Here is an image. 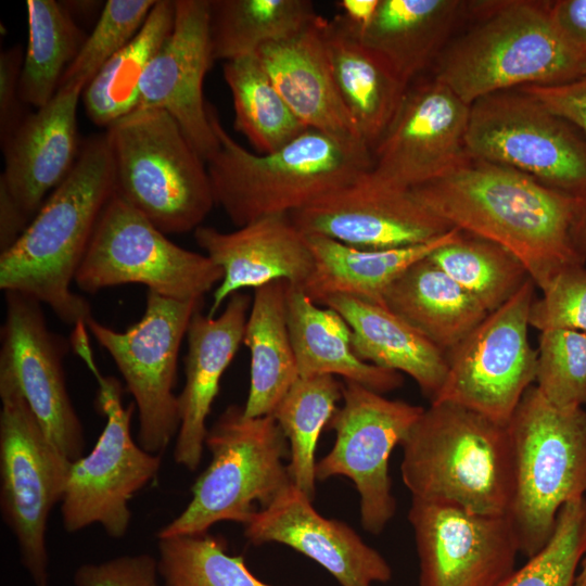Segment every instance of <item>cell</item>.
<instances>
[{"label":"cell","instance_id":"1","mask_svg":"<svg viewBox=\"0 0 586 586\" xmlns=\"http://www.w3.org/2000/svg\"><path fill=\"white\" fill-rule=\"evenodd\" d=\"M410 192L451 227L513 254L539 290L563 269L586 264L570 235L573 196L521 171L470 156Z\"/></svg>","mask_w":586,"mask_h":586},{"label":"cell","instance_id":"2","mask_svg":"<svg viewBox=\"0 0 586 586\" xmlns=\"http://www.w3.org/2000/svg\"><path fill=\"white\" fill-rule=\"evenodd\" d=\"M115 192L105 132L88 137L66 178L51 192L16 242L0 254V289L47 304L68 324L92 317L71 284L98 220Z\"/></svg>","mask_w":586,"mask_h":586},{"label":"cell","instance_id":"3","mask_svg":"<svg viewBox=\"0 0 586 586\" xmlns=\"http://www.w3.org/2000/svg\"><path fill=\"white\" fill-rule=\"evenodd\" d=\"M469 13L475 23L450 39L433 66V77L467 104L586 75V55L560 34L548 1H469Z\"/></svg>","mask_w":586,"mask_h":586},{"label":"cell","instance_id":"4","mask_svg":"<svg viewBox=\"0 0 586 586\" xmlns=\"http://www.w3.org/2000/svg\"><path fill=\"white\" fill-rule=\"evenodd\" d=\"M207 114L218 150L206 160L216 204L239 227L272 215H290L371 169V149L306 129L270 153L246 150Z\"/></svg>","mask_w":586,"mask_h":586},{"label":"cell","instance_id":"5","mask_svg":"<svg viewBox=\"0 0 586 586\" xmlns=\"http://www.w3.org/2000/svg\"><path fill=\"white\" fill-rule=\"evenodd\" d=\"M402 447V479L412 498L507 515L513 492L507 425L453 403H432Z\"/></svg>","mask_w":586,"mask_h":586},{"label":"cell","instance_id":"6","mask_svg":"<svg viewBox=\"0 0 586 586\" xmlns=\"http://www.w3.org/2000/svg\"><path fill=\"white\" fill-rule=\"evenodd\" d=\"M507 428L513 459L507 517L520 552L531 558L549 542L560 509L586 493V410L556 407L532 385Z\"/></svg>","mask_w":586,"mask_h":586},{"label":"cell","instance_id":"7","mask_svg":"<svg viewBox=\"0 0 586 586\" xmlns=\"http://www.w3.org/2000/svg\"><path fill=\"white\" fill-rule=\"evenodd\" d=\"M105 135L115 193L165 234L202 226L216 204L207 165L166 111L136 110Z\"/></svg>","mask_w":586,"mask_h":586},{"label":"cell","instance_id":"8","mask_svg":"<svg viewBox=\"0 0 586 586\" xmlns=\"http://www.w3.org/2000/svg\"><path fill=\"white\" fill-rule=\"evenodd\" d=\"M205 445L212 460L195 481L189 505L158 538L205 534L221 521L245 525L255 502L268 506L291 484L283 464L289 443L271 415L249 418L243 407L230 405L207 431Z\"/></svg>","mask_w":586,"mask_h":586},{"label":"cell","instance_id":"9","mask_svg":"<svg viewBox=\"0 0 586 586\" xmlns=\"http://www.w3.org/2000/svg\"><path fill=\"white\" fill-rule=\"evenodd\" d=\"M71 344L97 380V406L106 422L93 449L71 463L61 500L63 526L75 533L98 523L110 537L122 538L131 518L128 504L156 477L162 458L132 440L133 405L124 407L120 382L100 372L88 333H75Z\"/></svg>","mask_w":586,"mask_h":586},{"label":"cell","instance_id":"10","mask_svg":"<svg viewBox=\"0 0 586 586\" xmlns=\"http://www.w3.org/2000/svg\"><path fill=\"white\" fill-rule=\"evenodd\" d=\"M222 276L208 256L169 241L114 192L98 220L75 283L88 293L139 283L165 297L202 301Z\"/></svg>","mask_w":586,"mask_h":586},{"label":"cell","instance_id":"11","mask_svg":"<svg viewBox=\"0 0 586 586\" xmlns=\"http://www.w3.org/2000/svg\"><path fill=\"white\" fill-rule=\"evenodd\" d=\"M0 398L1 513L35 585L48 586L47 523L62 500L72 461L51 444L5 374H0Z\"/></svg>","mask_w":586,"mask_h":586},{"label":"cell","instance_id":"12","mask_svg":"<svg viewBox=\"0 0 586 586\" xmlns=\"http://www.w3.org/2000/svg\"><path fill=\"white\" fill-rule=\"evenodd\" d=\"M466 145L471 157L521 171L566 194L586 190V136L519 89L470 105Z\"/></svg>","mask_w":586,"mask_h":586},{"label":"cell","instance_id":"13","mask_svg":"<svg viewBox=\"0 0 586 586\" xmlns=\"http://www.w3.org/2000/svg\"><path fill=\"white\" fill-rule=\"evenodd\" d=\"M202 301H178L148 292L141 319L116 331L91 317L87 328L112 356L139 413L138 444L161 455L180 425L174 393L181 342Z\"/></svg>","mask_w":586,"mask_h":586},{"label":"cell","instance_id":"14","mask_svg":"<svg viewBox=\"0 0 586 586\" xmlns=\"http://www.w3.org/2000/svg\"><path fill=\"white\" fill-rule=\"evenodd\" d=\"M535 283L530 278L445 353L447 371L432 403H453L507 425L535 381L537 351L528 341Z\"/></svg>","mask_w":586,"mask_h":586},{"label":"cell","instance_id":"15","mask_svg":"<svg viewBox=\"0 0 586 586\" xmlns=\"http://www.w3.org/2000/svg\"><path fill=\"white\" fill-rule=\"evenodd\" d=\"M342 398L343 405L328 424L335 432V442L316 463V479L343 475L352 480L360 498L361 525L367 532L379 534L396 511L390 456L424 408L388 399L352 381L343 384Z\"/></svg>","mask_w":586,"mask_h":586},{"label":"cell","instance_id":"16","mask_svg":"<svg viewBox=\"0 0 586 586\" xmlns=\"http://www.w3.org/2000/svg\"><path fill=\"white\" fill-rule=\"evenodd\" d=\"M469 116L470 105L433 76L412 82L371 150L370 176L410 191L454 170L470 157Z\"/></svg>","mask_w":586,"mask_h":586},{"label":"cell","instance_id":"17","mask_svg":"<svg viewBox=\"0 0 586 586\" xmlns=\"http://www.w3.org/2000/svg\"><path fill=\"white\" fill-rule=\"evenodd\" d=\"M408 520L420 586H498L515 571L520 549L507 515L412 498Z\"/></svg>","mask_w":586,"mask_h":586},{"label":"cell","instance_id":"18","mask_svg":"<svg viewBox=\"0 0 586 586\" xmlns=\"http://www.w3.org/2000/svg\"><path fill=\"white\" fill-rule=\"evenodd\" d=\"M4 294L0 374L15 382L44 435L73 462L82 457L85 436L62 365L66 343L49 330L37 300L14 291Z\"/></svg>","mask_w":586,"mask_h":586},{"label":"cell","instance_id":"19","mask_svg":"<svg viewBox=\"0 0 586 586\" xmlns=\"http://www.w3.org/2000/svg\"><path fill=\"white\" fill-rule=\"evenodd\" d=\"M290 217L306 235L362 250L421 244L455 228L426 209L410 191L383 184L369 170Z\"/></svg>","mask_w":586,"mask_h":586},{"label":"cell","instance_id":"20","mask_svg":"<svg viewBox=\"0 0 586 586\" xmlns=\"http://www.w3.org/2000/svg\"><path fill=\"white\" fill-rule=\"evenodd\" d=\"M175 8L173 30L143 73L137 110L166 111L206 162L219 148L203 94L214 62L211 0H175Z\"/></svg>","mask_w":586,"mask_h":586},{"label":"cell","instance_id":"21","mask_svg":"<svg viewBox=\"0 0 586 586\" xmlns=\"http://www.w3.org/2000/svg\"><path fill=\"white\" fill-rule=\"evenodd\" d=\"M292 482L244 525L254 545L280 543L323 566L342 586L386 583L392 569L346 523L327 519Z\"/></svg>","mask_w":586,"mask_h":586},{"label":"cell","instance_id":"22","mask_svg":"<svg viewBox=\"0 0 586 586\" xmlns=\"http://www.w3.org/2000/svg\"><path fill=\"white\" fill-rule=\"evenodd\" d=\"M193 237L224 275L213 293L212 317L243 289L278 280L303 288L314 270L307 235L290 215L266 216L230 232L200 226Z\"/></svg>","mask_w":586,"mask_h":586},{"label":"cell","instance_id":"23","mask_svg":"<svg viewBox=\"0 0 586 586\" xmlns=\"http://www.w3.org/2000/svg\"><path fill=\"white\" fill-rule=\"evenodd\" d=\"M85 87L80 82L59 87L46 105L28 113L1 143L0 186L30 220L78 157L77 106Z\"/></svg>","mask_w":586,"mask_h":586},{"label":"cell","instance_id":"24","mask_svg":"<svg viewBox=\"0 0 586 586\" xmlns=\"http://www.w3.org/2000/svg\"><path fill=\"white\" fill-rule=\"evenodd\" d=\"M252 301L238 292L219 316L196 310L188 331L184 386L178 395L180 425L174 457L178 464L195 470L207 435L206 419L218 394L221 377L243 343Z\"/></svg>","mask_w":586,"mask_h":586},{"label":"cell","instance_id":"25","mask_svg":"<svg viewBox=\"0 0 586 586\" xmlns=\"http://www.w3.org/2000/svg\"><path fill=\"white\" fill-rule=\"evenodd\" d=\"M326 21L319 15L297 34L262 47L256 55L288 106L307 128L366 144L332 75Z\"/></svg>","mask_w":586,"mask_h":586},{"label":"cell","instance_id":"26","mask_svg":"<svg viewBox=\"0 0 586 586\" xmlns=\"http://www.w3.org/2000/svg\"><path fill=\"white\" fill-rule=\"evenodd\" d=\"M319 305L345 319L361 360L408 374L433 402L446 377L444 352L384 305L346 295L327 296Z\"/></svg>","mask_w":586,"mask_h":586},{"label":"cell","instance_id":"27","mask_svg":"<svg viewBox=\"0 0 586 586\" xmlns=\"http://www.w3.org/2000/svg\"><path fill=\"white\" fill-rule=\"evenodd\" d=\"M324 40L342 101L372 150L393 120L409 86L339 14L326 21Z\"/></svg>","mask_w":586,"mask_h":586},{"label":"cell","instance_id":"28","mask_svg":"<svg viewBox=\"0 0 586 586\" xmlns=\"http://www.w3.org/2000/svg\"><path fill=\"white\" fill-rule=\"evenodd\" d=\"M468 12L469 1L380 0L360 38L410 86L434 66Z\"/></svg>","mask_w":586,"mask_h":586},{"label":"cell","instance_id":"29","mask_svg":"<svg viewBox=\"0 0 586 586\" xmlns=\"http://www.w3.org/2000/svg\"><path fill=\"white\" fill-rule=\"evenodd\" d=\"M286 311L300 378L340 375L380 394L403 385L402 373L361 360L345 319L330 307H320L303 288L288 283Z\"/></svg>","mask_w":586,"mask_h":586},{"label":"cell","instance_id":"30","mask_svg":"<svg viewBox=\"0 0 586 586\" xmlns=\"http://www.w3.org/2000/svg\"><path fill=\"white\" fill-rule=\"evenodd\" d=\"M460 233L453 228L425 243L385 250L356 249L326 237L307 235L315 266L303 290L317 304L330 295H346L384 305V293L394 280Z\"/></svg>","mask_w":586,"mask_h":586},{"label":"cell","instance_id":"31","mask_svg":"<svg viewBox=\"0 0 586 586\" xmlns=\"http://www.w3.org/2000/svg\"><path fill=\"white\" fill-rule=\"evenodd\" d=\"M429 256L391 283L383 304L446 353L488 313Z\"/></svg>","mask_w":586,"mask_h":586},{"label":"cell","instance_id":"32","mask_svg":"<svg viewBox=\"0 0 586 586\" xmlns=\"http://www.w3.org/2000/svg\"><path fill=\"white\" fill-rule=\"evenodd\" d=\"M288 282L278 280L255 289L243 344L251 355L249 418L270 416L300 378L288 326Z\"/></svg>","mask_w":586,"mask_h":586},{"label":"cell","instance_id":"33","mask_svg":"<svg viewBox=\"0 0 586 586\" xmlns=\"http://www.w3.org/2000/svg\"><path fill=\"white\" fill-rule=\"evenodd\" d=\"M175 13V0H156L139 33L86 86L81 98L95 125L109 128L138 109L143 73L171 33Z\"/></svg>","mask_w":586,"mask_h":586},{"label":"cell","instance_id":"34","mask_svg":"<svg viewBox=\"0 0 586 586\" xmlns=\"http://www.w3.org/2000/svg\"><path fill=\"white\" fill-rule=\"evenodd\" d=\"M319 15L310 0H211L213 59L225 63L255 54L297 34Z\"/></svg>","mask_w":586,"mask_h":586},{"label":"cell","instance_id":"35","mask_svg":"<svg viewBox=\"0 0 586 586\" xmlns=\"http://www.w3.org/2000/svg\"><path fill=\"white\" fill-rule=\"evenodd\" d=\"M26 9L28 42L21 73V99L39 109L56 93L87 36L64 4L27 0Z\"/></svg>","mask_w":586,"mask_h":586},{"label":"cell","instance_id":"36","mask_svg":"<svg viewBox=\"0 0 586 586\" xmlns=\"http://www.w3.org/2000/svg\"><path fill=\"white\" fill-rule=\"evenodd\" d=\"M222 75L234 107V128L257 151L270 153L308 129L291 111L258 56L225 62Z\"/></svg>","mask_w":586,"mask_h":586},{"label":"cell","instance_id":"37","mask_svg":"<svg viewBox=\"0 0 586 586\" xmlns=\"http://www.w3.org/2000/svg\"><path fill=\"white\" fill-rule=\"evenodd\" d=\"M342 391L343 384L334 375L298 378L271 413L290 446L291 482L310 499L317 480V443L337 409Z\"/></svg>","mask_w":586,"mask_h":586},{"label":"cell","instance_id":"38","mask_svg":"<svg viewBox=\"0 0 586 586\" xmlns=\"http://www.w3.org/2000/svg\"><path fill=\"white\" fill-rule=\"evenodd\" d=\"M429 257L488 314L508 302L531 278L509 251L463 231Z\"/></svg>","mask_w":586,"mask_h":586},{"label":"cell","instance_id":"39","mask_svg":"<svg viewBox=\"0 0 586 586\" xmlns=\"http://www.w3.org/2000/svg\"><path fill=\"white\" fill-rule=\"evenodd\" d=\"M158 539L164 586H272L255 577L243 557L228 555L221 540L206 533Z\"/></svg>","mask_w":586,"mask_h":586},{"label":"cell","instance_id":"40","mask_svg":"<svg viewBox=\"0 0 586 586\" xmlns=\"http://www.w3.org/2000/svg\"><path fill=\"white\" fill-rule=\"evenodd\" d=\"M586 550V498L566 502L555 531L535 556L498 586H573Z\"/></svg>","mask_w":586,"mask_h":586},{"label":"cell","instance_id":"41","mask_svg":"<svg viewBox=\"0 0 586 586\" xmlns=\"http://www.w3.org/2000/svg\"><path fill=\"white\" fill-rule=\"evenodd\" d=\"M535 382L556 407L586 405V333L565 329L542 331Z\"/></svg>","mask_w":586,"mask_h":586},{"label":"cell","instance_id":"42","mask_svg":"<svg viewBox=\"0 0 586 586\" xmlns=\"http://www.w3.org/2000/svg\"><path fill=\"white\" fill-rule=\"evenodd\" d=\"M155 3L156 0H107L91 34L63 74L60 87L74 82L87 86L139 33Z\"/></svg>","mask_w":586,"mask_h":586},{"label":"cell","instance_id":"43","mask_svg":"<svg viewBox=\"0 0 586 586\" xmlns=\"http://www.w3.org/2000/svg\"><path fill=\"white\" fill-rule=\"evenodd\" d=\"M540 291L530 308V327L586 333V264L563 269Z\"/></svg>","mask_w":586,"mask_h":586},{"label":"cell","instance_id":"44","mask_svg":"<svg viewBox=\"0 0 586 586\" xmlns=\"http://www.w3.org/2000/svg\"><path fill=\"white\" fill-rule=\"evenodd\" d=\"M157 574V560L141 553L82 564L74 574V583L76 586H160Z\"/></svg>","mask_w":586,"mask_h":586},{"label":"cell","instance_id":"45","mask_svg":"<svg viewBox=\"0 0 586 586\" xmlns=\"http://www.w3.org/2000/svg\"><path fill=\"white\" fill-rule=\"evenodd\" d=\"M24 55L20 46H13L0 54V138L1 143L27 116L21 99V73Z\"/></svg>","mask_w":586,"mask_h":586},{"label":"cell","instance_id":"46","mask_svg":"<svg viewBox=\"0 0 586 586\" xmlns=\"http://www.w3.org/2000/svg\"><path fill=\"white\" fill-rule=\"evenodd\" d=\"M519 90L538 100L586 136V75L563 84L524 86Z\"/></svg>","mask_w":586,"mask_h":586},{"label":"cell","instance_id":"47","mask_svg":"<svg viewBox=\"0 0 586 586\" xmlns=\"http://www.w3.org/2000/svg\"><path fill=\"white\" fill-rule=\"evenodd\" d=\"M548 5L560 34L586 55V0H555Z\"/></svg>","mask_w":586,"mask_h":586},{"label":"cell","instance_id":"48","mask_svg":"<svg viewBox=\"0 0 586 586\" xmlns=\"http://www.w3.org/2000/svg\"><path fill=\"white\" fill-rule=\"evenodd\" d=\"M30 219L7 190L0 186V251L11 247L27 228Z\"/></svg>","mask_w":586,"mask_h":586},{"label":"cell","instance_id":"49","mask_svg":"<svg viewBox=\"0 0 586 586\" xmlns=\"http://www.w3.org/2000/svg\"><path fill=\"white\" fill-rule=\"evenodd\" d=\"M380 0H340L335 5L342 20L359 36L371 23Z\"/></svg>","mask_w":586,"mask_h":586},{"label":"cell","instance_id":"50","mask_svg":"<svg viewBox=\"0 0 586 586\" xmlns=\"http://www.w3.org/2000/svg\"><path fill=\"white\" fill-rule=\"evenodd\" d=\"M572 196L570 235L575 251L586 262V190Z\"/></svg>","mask_w":586,"mask_h":586},{"label":"cell","instance_id":"51","mask_svg":"<svg viewBox=\"0 0 586 586\" xmlns=\"http://www.w3.org/2000/svg\"><path fill=\"white\" fill-rule=\"evenodd\" d=\"M579 563H581V570L575 575L573 586H586V550Z\"/></svg>","mask_w":586,"mask_h":586}]
</instances>
